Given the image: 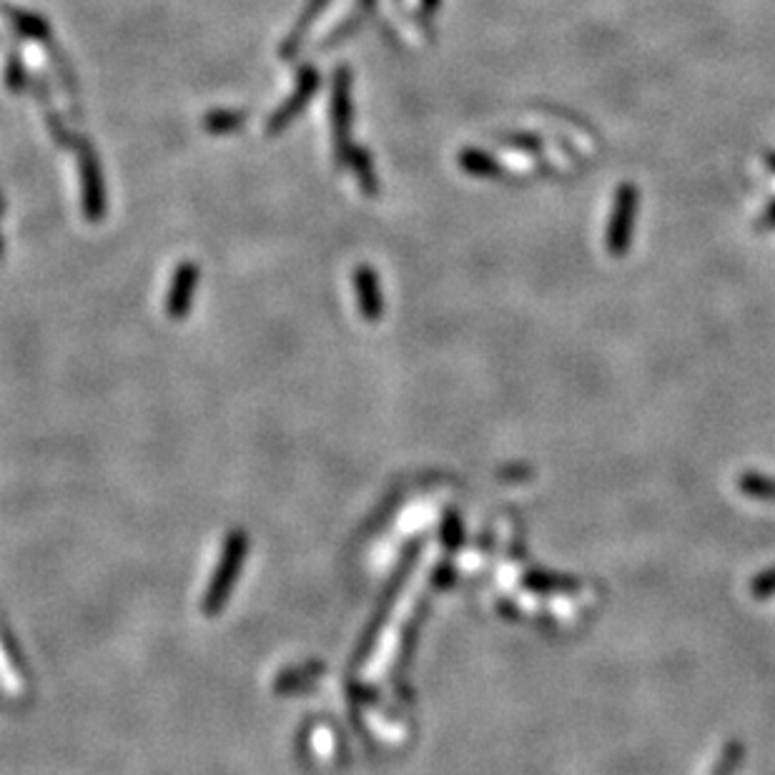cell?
<instances>
[{"label": "cell", "instance_id": "6da1fadb", "mask_svg": "<svg viewBox=\"0 0 775 775\" xmlns=\"http://www.w3.org/2000/svg\"><path fill=\"white\" fill-rule=\"evenodd\" d=\"M638 206H640L638 186L630 184V181L617 186L615 199H612L610 221H607V231H605V246L607 251H610V256H615V259H623V256L630 251Z\"/></svg>", "mask_w": 775, "mask_h": 775}, {"label": "cell", "instance_id": "7a4b0ae2", "mask_svg": "<svg viewBox=\"0 0 775 775\" xmlns=\"http://www.w3.org/2000/svg\"><path fill=\"white\" fill-rule=\"evenodd\" d=\"M244 552H246V540L244 535H231L229 545L224 550V560H221V567L214 572V580H211V587L206 590V600H204V610L216 612L221 605H224L226 595H229L231 585H234V575L236 570L244 562Z\"/></svg>", "mask_w": 775, "mask_h": 775}, {"label": "cell", "instance_id": "3957f363", "mask_svg": "<svg viewBox=\"0 0 775 775\" xmlns=\"http://www.w3.org/2000/svg\"><path fill=\"white\" fill-rule=\"evenodd\" d=\"M349 121H352V106H349V73L347 68L337 71V81H334V98H332V123H334V141H337L339 156H347V136H349Z\"/></svg>", "mask_w": 775, "mask_h": 775}, {"label": "cell", "instance_id": "277c9868", "mask_svg": "<svg viewBox=\"0 0 775 775\" xmlns=\"http://www.w3.org/2000/svg\"><path fill=\"white\" fill-rule=\"evenodd\" d=\"M317 83H319L317 71H314L312 66H306L304 71H301V76H299V88H296V91L291 93L289 103H284V108H281V111H276L274 118H271L269 133H276V131H281V128L289 126L291 118H294L296 113H299L301 108L306 106V101H309V96H312V93H314Z\"/></svg>", "mask_w": 775, "mask_h": 775}, {"label": "cell", "instance_id": "5b68a950", "mask_svg": "<svg viewBox=\"0 0 775 775\" xmlns=\"http://www.w3.org/2000/svg\"><path fill=\"white\" fill-rule=\"evenodd\" d=\"M83 161V194H86V214L88 219H101L103 214V186H101V171H98L93 151L83 146L81 151Z\"/></svg>", "mask_w": 775, "mask_h": 775}, {"label": "cell", "instance_id": "8992f818", "mask_svg": "<svg viewBox=\"0 0 775 775\" xmlns=\"http://www.w3.org/2000/svg\"><path fill=\"white\" fill-rule=\"evenodd\" d=\"M457 164L475 179H502L505 176V166L492 156V153L482 151V148H462L457 156Z\"/></svg>", "mask_w": 775, "mask_h": 775}, {"label": "cell", "instance_id": "52a82bcc", "mask_svg": "<svg viewBox=\"0 0 775 775\" xmlns=\"http://www.w3.org/2000/svg\"><path fill=\"white\" fill-rule=\"evenodd\" d=\"M354 281H357V291L362 296V312L369 322H377L382 314V291H379V281L369 266H359L354 271Z\"/></svg>", "mask_w": 775, "mask_h": 775}, {"label": "cell", "instance_id": "ba28073f", "mask_svg": "<svg viewBox=\"0 0 775 775\" xmlns=\"http://www.w3.org/2000/svg\"><path fill=\"white\" fill-rule=\"evenodd\" d=\"M194 284H196V269L191 264H184L179 271H176V279H174V286H171V296H169V314L174 319H181L186 314V309H189Z\"/></svg>", "mask_w": 775, "mask_h": 775}, {"label": "cell", "instance_id": "9c48e42d", "mask_svg": "<svg viewBox=\"0 0 775 775\" xmlns=\"http://www.w3.org/2000/svg\"><path fill=\"white\" fill-rule=\"evenodd\" d=\"M344 164H349L354 169V174H357L359 184H362V189L367 191L369 196L377 194V176H374V166H372V159L367 156V151H362V148H352V151L347 153V159H344Z\"/></svg>", "mask_w": 775, "mask_h": 775}, {"label": "cell", "instance_id": "30bf717a", "mask_svg": "<svg viewBox=\"0 0 775 775\" xmlns=\"http://www.w3.org/2000/svg\"><path fill=\"white\" fill-rule=\"evenodd\" d=\"M738 487L753 500H765V502H775V480L765 475H755V472H748L738 480Z\"/></svg>", "mask_w": 775, "mask_h": 775}, {"label": "cell", "instance_id": "8fae6325", "mask_svg": "<svg viewBox=\"0 0 775 775\" xmlns=\"http://www.w3.org/2000/svg\"><path fill=\"white\" fill-rule=\"evenodd\" d=\"M525 585L535 592H557V590H577L580 582L577 580H565V577L547 575V572H527Z\"/></svg>", "mask_w": 775, "mask_h": 775}, {"label": "cell", "instance_id": "7c38bea8", "mask_svg": "<svg viewBox=\"0 0 775 775\" xmlns=\"http://www.w3.org/2000/svg\"><path fill=\"white\" fill-rule=\"evenodd\" d=\"M324 6H327V0H312V6L306 8L304 18H301V21L296 23V28H294V31H291L289 41L284 43V58H291V51H294V48H296V43L301 41V36H304V31H306V28H309V26H312L314 18H317V13L322 11Z\"/></svg>", "mask_w": 775, "mask_h": 775}, {"label": "cell", "instance_id": "4fadbf2b", "mask_svg": "<svg viewBox=\"0 0 775 775\" xmlns=\"http://www.w3.org/2000/svg\"><path fill=\"white\" fill-rule=\"evenodd\" d=\"M502 146L512 148V151H522V153H540L545 148V141L535 133H505L500 136Z\"/></svg>", "mask_w": 775, "mask_h": 775}, {"label": "cell", "instance_id": "5bb4252c", "mask_svg": "<svg viewBox=\"0 0 775 775\" xmlns=\"http://www.w3.org/2000/svg\"><path fill=\"white\" fill-rule=\"evenodd\" d=\"M246 121V116L241 111H214L206 118V128L214 133H226L239 128Z\"/></svg>", "mask_w": 775, "mask_h": 775}, {"label": "cell", "instance_id": "9a60e30c", "mask_svg": "<svg viewBox=\"0 0 775 775\" xmlns=\"http://www.w3.org/2000/svg\"><path fill=\"white\" fill-rule=\"evenodd\" d=\"M13 21H16V26L21 28L26 36L41 38V41H46L48 38V26L41 21V18L28 16V13H13Z\"/></svg>", "mask_w": 775, "mask_h": 775}, {"label": "cell", "instance_id": "2e32d148", "mask_svg": "<svg viewBox=\"0 0 775 775\" xmlns=\"http://www.w3.org/2000/svg\"><path fill=\"white\" fill-rule=\"evenodd\" d=\"M750 592H753L755 600H768L770 595H775V567L755 577L753 585H750Z\"/></svg>", "mask_w": 775, "mask_h": 775}, {"label": "cell", "instance_id": "e0dca14e", "mask_svg": "<svg viewBox=\"0 0 775 775\" xmlns=\"http://www.w3.org/2000/svg\"><path fill=\"white\" fill-rule=\"evenodd\" d=\"M740 755H743V748H740L738 743H730L728 748H725L723 758H720L715 775H730V773H733L735 765H738V760H740Z\"/></svg>", "mask_w": 775, "mask_h": 775}, {"label": "cell", "instance_id": "ac0fdd59", "mask_svg": "<svg viewBox=\"0 0 775 775\" xmlns=\"http://www.w3.org/2000/svg\"><path fill=\"white\" fill-rule=\"evenodd\" d=\"M755 229H758V231H775V199L770 201V204L763 209V214L758 216V221H755Z\"/></svg>", "mask_w": 775, "mask_h": 775}, {"label": "cell", "instance_id": "d6986e66", "mask_svg": "<svg viewBox=\"0 0 775 775\" xmlns=\"http://www.w3.org/2000/svg\"><path fill=\"white\" fill-rule=\"evenodd\" d=\"M8 81H11V88L23 86V68L16 66V61H11V66H8Z\"/></svg>", "mask_w": 775, "mask_h": 775}, {"label": "cell", "instance_id": "ffe728a7", "mask_svg": "<svg viewBox=\"0 0 775 775\" xmlns=\"http://www.w3.org/2000/svg\"><path fill=\"white\" fill-rule=\"evenodd\" d=\"M419 6H422V16L432 18L437 13V8L442 6V0H419Z\"/></svg>", "mask_w": 775, "mask_h": 775}, {"label": "cell", "instance_id": "44dd1931", "mask_svg": "<svg viewBox=\"0 0 775 775\" xmlns=\"http://www.w3.org/2000/svg\"><path fill=\"white\" fill-rule=\"evenodd\" d=\"M765 166H768V169L775 174V151L765 153Z\"/></svg>", "mask_w": 775, "mask_h": 775}]
</instances>
